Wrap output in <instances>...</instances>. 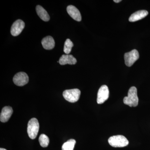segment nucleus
<instances>
[{
  "instance_id": "1",
  "label": "nucleus",
  "mask_w": 150,
  "mask_h": 150,
  "mask_svg": "<svg viewBox=\"0 0 150 150\" xmlns=\"http://www.w3.org/2000/svg\"><path fill=\"white\" fill-rule=\"evenodd\" d=\"M124 104L130 107H136L139 103V98L137 96V90L134 86L131 87L128 91V96L123 98Z\"/></svg>"
},
{
  "instance_id": "2",
  "label": "nucleus",
  "mask_w": 150,
  "mask_h": 150,
  "mask_svg": "<svg viewBox=\"0 0 150 150\" xmlns=\"http://www.w3.org/2000/svg\"><path fill=\"white\" fill-rule=\"evenodd\" d=\"M108 142L110 146L115 148L124 147L129 144V141L122 135H116L110 137L108 139Z\"/></svg>"
},
{
  "instance_id": "3",
  "label": "nucleus",
  "mask_w": 150,
  "mask_h": 150,
  "mask_svg": "<svg viewBox=\"0 0 150 150\" xmlns=\"http://www.w3.org/2000/svg\"><path fill=\"white\" fill-rule=\"evenodd\" d=\"M39 129V124L36 118L30 119L28 124L27 132L30 139H34L37 137Z\"/></svg>"
},
{
  "instance_id": "4",
  "label": "nucleus",
  "mask_w": 150,
  "mask_h": 150,
  "mask_svg": "<svg viewBox=\"0 0 150 150\" xmlns=\"http://www.w3.org/2000/svg\"><path fill=\"white\" fill-rule=\"evenodd\" d=\"M81 91L77 88L67 90L63 93L64 98L71 103L77 102L79 99Z\"/></svg>"
},
{
  "instance_id": "5",
  "label": "nucleus",
  "mask_w": 150,
  "mask_h": 150,
  "mask_svg": "<svg viewBox=\"0 0 150 150\" xmlns=\"http://www.w3.org/2000/svg\"><path fill=\"white\" fill-rule=\"evenodd\" d=\"M139 54L137 50L134 49L130 52L126 53L124 55L125 63L127 67H130L139 59Z\"/></svg>"
},
{
  "instance_id": "6",
  "label": "nucleus",
  "mask_w": 150,
  "mask_h": 150,
  "mask_svg": "<svg viewBox=\"0 0 150 150\" xmlns=\"http://www.w3.org/2000/svg\"><path fill=\"white\" fill-rule=\"evenodd\" d=\"M109 96V91L108 87L103 85L100 88L97 94V102L98 104H102L105 102Z\"/></svg>"
},
{
  "instance_id": "7",
  "label": "nucleus",
  "mask_w": 150,
  "mask_h": 150,
  "mask_svg": "<svg viewBox=\"0 0 150 150\" xmlns=\"http://www.w3.org/2000/svg\"><path fill=\"white\" fill-rule=\"evenodd\" d=\"M29 78L26 73L21 72L17 73L13 78V81L15 84L19 86H22L28 83Z\"/></svg>"
},
{
  "instance_id": "8",
  "label": "nucleus",
  "mask_w": 150,
  "mask_h": 150,
  "mask_svg": "<svg viewBox=\"0 0 150 150\" xmlns=\"http://www.w3.org/2000/svg\"><path fill=\"white\" fill-rule=\"evenodd\" d=\"M25 24L21 20H18L13 23L11 28V32L12 35L14 36H18L21 33L24 29Z\"/></svg>"
},
{
  "instance_id": "9",
  "label": "nucleus",
  "mask_w": 150,
  "mask_h": 150,
  "mask_svg": "<svg viewBox=\"0 0 150 150\" xmlns=\"http://www.w3.org/2000/svg\"><path fill=\"white\" fill-rule=\"evenodd\" d=\"M67 11L70 16L75 20L77 21H80L81 20L80 12L74 6H68L67 8Z\"/></svg>"
},
{
  "instance_id": "10",
  "label": "nucleus",
  "mask_w": 150,
  "mask_h": 150,
  "mask_svg": "<svg viewBox=\"0 0 150 150\" xmlns=\"http://www.w3.org/2000/svg\"><path fill=\"white\" fill-rule=\"evenodd\" d=\"M13 110L10 106H5L3 108L0 115L1 122L5 123L8 121L12 115Z\"/></svg>"
},
{
  "instance_id": "11",
  "label": "nucleus",
  "mask_w": 150,
  "mask_h": 150,
  "mask_svg": "<svg viewBox=\"0 0 150 150\" xmlns=\"http://www.w3.org/2000/svg\"><path fill=\"white\" fill-rule=\"evenodd\" d=\"M77 60L73 55L66 54L61 56L59 60V63L61 65H64L69 64L70 65H74L76 63Z\"/></svg>"
},
{
  "instance_id": "12",
  "label": "nucleus",
  "mask_w": 150,
  "mask_h": 150,
  "mask_svg": "<svg viewBox=\"0 0 150 150\" xmlns=\"http://www.w3.org/2000/svg\"><path fill=\"white\" fill-rule=\"evenodd\" d=\"M149 13L146 10L137 11L132 14L129 18V21L134 22L142 19L148 15Z\"/></svg>"
},
{
  "instance_id": "13",
  "label": "nucleus",
  "mask_w": 150,
  "mask_h": 150,
  "mask_svg": "<svg viewBox=\"0 0 150 150\" xmlns=\"http://www.w3.org/2000/svg\"><path fill=\"white\" fill-rule=\"evenodd\" d=\"M43 48L46 50H51L54 48L55 42L54 38L51 36H46L41 41Z\"/></svg>"
},
{
  "instance_id": "14",
  "label": "nucleus",
  "mask_w": 150,
  "mask_h": 150,
  "mask_svg": "<svg viewBox=\"0 0 150 150\" xmlns=\"http://www.w3.org/2000/svg\"><path fill=\"white\" fill-rule=\"evenodd\" d=\"M36 11L38 15L42 20L44 21H49L50 20V16L47 12L42 6L38 5L36 7Z\"/></svg>"
},
{
  "instance_id": "15",
  "label": "nucleus",
  "mask_w": 150,
  "mask_h": 150,
  "mask_svg": "<svg viewBox=\"0 0 150 150\" xmlns=\"http://www.w3.org/2000/svg\"><path fill=\"white\" fill-rule=\"evenodd\" d=\"M76 144V140L73 139L69 140L63 145L62 150H74Z\"/></svg>"
},
{
  "instance_id": "16",
  "label": "nucleus",
  "mask_w": 150,
  "mask_h": 150,
  "mask_svg": "<svg viewBox=\"0 0 150 150\" xmlns=\"http://www.w3.org/2000/svg\"><path fill=\"white\" fill-rule=\"evenodd\" d=\"M39 142L42 147H47L49 144V139L46 135L42 134L39 137Z\"/></svg>"
},
{
  "instance_id": "17",
  "label": "nucleus",
  "mask_w": 150,
  "mask_h": 150,
  "mask_svg": "<svg viewBox=\"0 0 150 150\" xmlns=\"http://www.w3.org/2000/svg\"><path fill=\"white\" fill-rule=\"evenodd\" d=\"M74 46L73 42L69 39H67L65 42L64 51L65 54H69L71 53L72 48Z\"/></svg>"
},
{
  "instance_id": "18",
  "label": "nucleus",
  "mask_w": 150,
  "mask_h": 150,
  "mask_svg": "<svg viewBox=\"0 0 150 150\" xmlns=\"http://www.w3.org/2000/svg\"><path fill=\"white\" fill-rule=\"evenodd\" d=\"M114 1V2L116 3H118L120 2H121V0H114V1Z\"/></svg>"
},
{
  "instance_id": "19",
  "label": "nucleus",
  "mask_w": 150,
  "mask_h": 150,
  "mask_svg": "<svg viewBox=\"0 0 150 150\" xmlns=\"http://www.w3.org/2000/svg\"><path fill=\"white\" fill-rule=\"evenodd\" d=\"M0 150H7L6 149H3V148H1V149H0Z\"/></svg>"
}]
</instances>
